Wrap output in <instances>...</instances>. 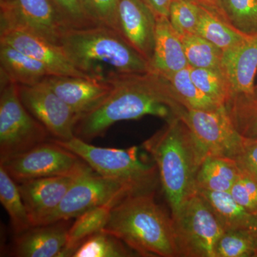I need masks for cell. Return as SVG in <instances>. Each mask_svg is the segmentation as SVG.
Listing matches in <instances>:
<instances>
[{"label":"cell","mask_w":257,"mask_h":257,"mask_svg":"<svg viewBox=\"0 0 257 257\" xmlns=\"http://www.w3.org/2000/svg\"><path fill=\"white\" fill-rule=\"evenodd\" d=\"M111 205L94 208L83 213L71 224L67 234L63 257L72 256L74 251L88 238L102 231L110 216Z\"/></svg>","instance_id":"24"},{"label":"cell","mask_w":257,"mask_h":257,"mask_svg":"<svg viewBox=\"0 0 257 257\" xmlns=\"http://www.w3.org/2000/svg\"><path fill=\"white\" fill-rule=\"evenodd\" d=\"M52 140L73 152L99 175L128 184L138 192H155L159 174L157 165L142 160L138 147H99L76 137L67 141Z\"/></svg>","instance_id":"5"},{"label":"cell","mask_w":257,"mask_h":257,"mask_svg":"<svg viewBox=\"0 0 257 257\" xmlns=\"http://www.w3.org/2000/svg\"><path fill=\"white\" fill-rule=\"evenodd\" d=\"M165 77L170 81L179 103L187 109L212 111L224 106L212 100L197 87L191 78L189 66Z\"/></svg>","instance_id":"27"},{"label":"cell","mask_w":257,"mask_h":257,"mask_svg":"<svg viewBox=\"0 0 257 257\" xmlns=\"http://www.w3.org/2000/svg\"><path fill=\"white\" fill-rule=\"evenodd\" d=\"M189 66L221 71L223 51L198 35H180Z\"/></svg>","instance_id":"28"},{"label":"cell","mask_w":257,"mask_h":257,"mask_svg":"<svg viewBox=\"0 0 257 257\" xmlns=\"http://www.w3.org/2000/svg\"><path fill=\"white\" fill-rule=\"evenodd\" d=\"M190 76L197 87L221 106L234 94L231 84L222 71L194 68L189 66Z\"/></svg>","instance_id":"30"},{"label":"cell","mask_w":257,"mask_h":257,"mask_svg":"<svg viewBox=\"0 0 257 257\" xmlns=\"http://www.w3.org/2000/svg\"><path fill=\"white\" fill-rule=\"evenodd\" d=\"M156 14L157 16L168 18L172 0H143Z\"/></svg>","instance_id":"38"},{"label":"cell","mask_w":257,"mask_h":257,"mask_svg":"<svg viewBox=\"0 0 257 257\" xmlns=\"http://www.w3.org/2000/svg\"><path fill=\"white\" fill-rule=\"evenodd\" d=\"M155 193L132 194L118 203L102 231L119 238L139 256L177 257L172 216L157 204Z\"/></svg>","instance_id":"4"},{"label":"cell","mask_w":257,"mask_h":257,"mask_svg":"<svg viewBox=\"0 0 257 257\" xmlns=\"http://www.w3.org/2000/svg\"><path fill=\"white\" fill-rule=\"evenodd\" d=\"M132 256L139 255L119 238L101 231L81 243L72 257Z\"/></svg>","instance_id":"29"},{"label":"cell","mask_w":257,"mask_h":257,"mask_svg":"<svg viewBox=\"0 0 257 257\" xmlns=\"http://www.w3.org/2000/svg\"><path fill=\"white\" fill-rule=\"evenodd\" d=\"M84 3L88 14L96 25L118 32L119 0H84Z\"/></svg>","instance_id":"35"},{"label":"cell","mask_w":257,"mask_h":257,"mask_svg":"<svg viewBox=\"0 0 257 257\" xmlns=\"http://www.w3.org/2000/svg\"><path fill=\"white\" fill-rule=\"evenodd\" d=\"M251 236H252L253 241H254L255 246H256V253H255L254 257L257 253V214L253 216V221L251 227L248 229Z\"/></svg>","instance_id":"39"},{"label":"cell","mask_w":257,"mask_h":257,"mask_svg":"<svg viewBox=\"0 0 257 257\" xmlns=\"http://www.w3.org/2000/svg\"><path fill=\"white\" fill-rule=\"evenodd\" d=\"M49 135L22 102L18 84L1 77L0 161L45 143Z\"/></svg>","instance_id":"7"},{"label":"cell","mask_w":257,"mask_h":257,"mask_svg":"<svg viewBox=\"0 0 257 257\" xmlns=\"http://www.w3.org/2000/svg\"><path fill=\"white\" fill-rule=\"evenodd\" d=\"M256 246L248 229L224 231L216 242L215 257H254Z\"/></svg>","instance_id":"32"},{"label":"cell","mask_w":257,"mask_h":257,"mask_svg":"<svg viewBox=\"0 0 257 257\" xmlns=\"http://www.w3.org/2000/svg\"><path fill=\"white\" fill-rule=\"evenodd\" d=\"M157 20L143 0H119L118 32L149 62L155 50Z\"/></svg>","instance_id":"13"},{"label":"cell","mask_w":257,"mask_h":257,"mask_svg":"<svg viewBox=\"0 0 257 257\" xmlns=\"http://www.w3.org/2000/svg\"><path fill=\"white\" fill-rule=\"evenodd\" d=\"M19 94L29 112L43 125L54 140L67 141L75 137L78 115L45 83L19 85Z\"/></svg>","instance_id":"12"},{"label":"cell","mask_w":257,"mask_h":257,"mask_svg":"<svg viewBox=\"0 0 257 257\" xmlns=\"http://www.w3.org/2000/svg\"><path fill=\"white\" fill-rule=\"evenodd\" d=\"M138 193L128 184L103 177L89 167L76 178L60 206L42 224L71 220L101 206L114 207L128 196Z\"/></svg>","instance_id":"8"},{"label":"cell","mask_w":257,"mask_h":257,"mask_svg":"<svg viewBox=\"0 0 257 257\" xmlns=\"http://www.w3.org/2000/svg\"><path fill=\"white\" fill-rule=\"evenodd\" d=\"M199 4L200 15L197 35L214 44L223 52L237 46L250 37L235 29L219 10L200 3Z\"/></svg>","instance_id":"21"},{"label":"cell","mask_w":257,"mask_h":257,"mask_svg":"<svg viewBox=\"0 0 257 257\" xmlns=\"http://www.w3.org/2000/svg\"><path fill=\"white\" fill-rule=\"evenodd\" d=\"M233 160L241 173L257 182V139L243 138Z\"/></svg>","instance_id":"37"},{"label":"cell","mask_w":257,"mask_h":257,"mask_svg":"<svg viewBox=\"0 0 257 257\" xmlns=\"http://www.w3.org/2000/svg\"><path fill=\"white\" fill-rule=\"evenodd\" d=\"M256 70L257 34L223 52L221 71L229 80L234 94L253 92Z\"/></svg>","instance_id":"18"},{"label":"cell","mask_w":257,"mask_h":257,"mask_svg":"<svg viewBox=\"0 0 257 257\" xmlns=\"http://www.w3.org/2000/svg\"><path fill=\"white\" fill-rule=\"evenodd\" d=\"M224 107L242 138L257 139V86L250 94H233Z\"/></svg>","instance_id":"26"},{"label":"cell","mask_w":257,"mask_h":257,"mask_svg":"<svg viewBox=\"0 0 257 257\" xmlns=\"http://www.w3.org/2000/svg\"><path fill=\"white\" fill-rule=\"evenodd\" d=\"M239 205L250 214H257V182L241 173L229 191Z\"/></svg>","instance_id":"36"},{"label":"cell","mask_w":257,"mask_h":257,"mask_svg":"<svg viewBox=\"0 0 257 257\" xmlns=\"http://www.w3.org/2000/svg\"><path fill=\"white\" fill-rule=\"evenodd\" d=\"M0 64L1 77L18 85H35L52 75L41 62L3 42H0Z\"/></svg>","instance_id":"20"},{"label":"cell","mask_w":257,"mask_h":257,"mask_svg":"<svg viewBox=\"0 0 257 257\" xmlns=\"http://www.w3.org/2000/svg\"><path fill=\"white\" fill-rule=\"evenodd\" d=\"M59 45L76 68L93 78L111 80L150 72L148 61L119 32L103 25L67 29Z\"/></svg>","instance_id":"3"},{"label":"cell","mask_w":257,"mask_h":257,"mask_svg":"<svg viewBox=\"0 0 257 257\" xmlns=\"http://www.w3.org/2000/svg\"><path fill=\"white\" fill-rule=\"evenodd\" d=\"M167 121L143 146L157 165L173 214L197 192V173L209 154L182 119L174 116Z\"/></svg>","instance_id":"2"},{"label":"cell","mask_w":257,"mask_h":257,"mask_svg":"<svg viewBox=\"0 0 257 257\" xmlns=\"http://www.w3.org/2000/svg\"><path fill=\"white\" fill-rule=\"evenodd\" d=\"M200 6L197 0H172L168 18L179 35H197Z\"/></svg>","instance_id":"33"},{"label":"cell","mask_w":257,"mask_h":257,"mask_svg":"<svg viewBox=\"0 0 257 257\" xmlns=\"http://www.w3.org/2000/svg\"><path fill=\"white\" fill-rule=\"evenodd\" d=\"M1 31L30 32L59 45L64 27L51 0H0Z\"/></svg>","instance_id":"10"},{"label":"cell","mask_w":257,"mask_h":257,"mask_svg":"<svg viewBox=\"0 0 257 257\" xmlns=\"http://www.w3.org/2000/svg\"><path fill=\"white\" fill-rule=\"evenodd\" d=\"M0 166L18 184L43 177L77 175L89 167L53 140L0 161Z\"/></svg>","instance_id":"9"},{"label":"cell","mask_w":257,"mask_h":257,"mask_svg":"<svg viewBox=\"0 0 257 257\" xmlns=\"http://www.w3.org/2000/svg\"><path fill=\"white\" fill-rule=\"evenodd\" d=\"M208 154L234 159L242 143L224 106L217 110H198L183 107L177 112Z\"/></svg>","instance_id":"11"},{"label":"cell","mask_w":257,"mask_h":257,"mask_svg":"<svg viewBox=\"0 0 257 257\" xmlns=\"http://www.w3.org/2000/svg\"><path fill=\"white\" fill-rule=\"evenodd\" d=\"M197 192L207 202L224 231L251 227L254 215L239 205L229 192H211L198 189Z\"/></svg>","instance_id":"23"},{"label":"cell","mask_w":257,"mask_h":257,"mask_svg":"<svg viewBox=\"0 0 257 257\" xmlns=\"http://www.w3.org/2000/svg\"><path fill=\"white\" fill-rule=\"evenodd\" d=\"M241 173L233 159L207 155L197 173V188L211 192H229Z\"/></svg>","instance_id":"22"},{"label":"cell","mask_w":257,"mask_h":257,"mask_svg":"<svg viewBox=\"0 0 257 257\" xmlns=\"http://www.w3.org/2000/svg\"><path fill=\"white\" fill-rule=\"evenodd\" d=\"M199 3H202L207 6L211 7V8H215L221 12L220 5L221 0H197Z\"/></svg>","instance_id":"40"},{"label":"cell","mask_w":257,"mask_h":257,"mask_svg":"<svg viewBox=\"0 0 257 257\" xmlns=\"http://www.w3.org/2000/svg\"><path fill=\"white\" fill-rule=\"evenodd\" d=\"M79 116L97 107L110 94V80L93 77L50 75L42 82Z\"/></svg>","instance_id":"14"},{"label":"cell","mask_w":257,"mask_h":257,"mask_svg":"<svg viewBox=\"0 0 257 257\" xmlns=\"http://www.w3.org/2000/svg\"><path fill=\"white\" fill-rule=\"evenodd\" d=\"M171 216L177 256L215 257L216 242L224 229L199 193Z\"/></svg>","instance_id":"6"},{"label":"cell","mask_w":257,"mask_h":257,"mask_svg":"<svg viewBox=\"0 0 257 257\" xmlns=\"http://www.w3.org/2000/svg\"><path fill=\"white\" fill-rule=\"evenodd\" d=\"M0 202L10 217L15 235L33 226L18 184L0 166Z\"/></svg>","instance_id":"25"},{"label":"cell","mask_w":257,"mask_h":257,"mask_svg":"<svg viewBox=\"0 0 257 257\" xmlns=\"http://www.w3.org/2000/svg\"><path fill=\"white\" fill-rule=\"evenodd\" d=\"M255 257H257V253H256V256H255Z\"/></svg>","instance_id":"41"},{"label":"cell","mask_w":257,"mask_h":257,"mask_svg":"<svg viewBox=\"0 0 257 257\" xmlns=\"http://www.w3.org/2000/svg\"><path fill=\"white\" fill-rule=\"evenodd\" d=\"M149 64L150 72L164 77L189 67L180 35L167 17H157L155 50Z\"/></svg>","instance_id":"19"},{"label":"cell","mask_w":257,"mask_h":257,"mask_svg":"<svg viewBox=\"0 0 257 257\" xmlns=\"http://www.w3.org/2000/svg\"><path fill=\"white\" fill-rule=\"evenodd\" d=\"M81 173L30 179L18 184L33 226L42 224L58 208Z\"/></svg>","instance_id":"15"},{"label":"cell","mask_w":257,"mask_h":257,"mask_svg":"<svg viewBox=\"0 0 257 257\" xmlns=\"http://www.w3.org/2000/svg\"><path fill=\"white\" fill-rule=\"evenodd\" d=\"M67 29L97 26L88 14L84 0H51Z\"/></svg>","instance_id":"34"},{"label":"cell","mask_w":257,"mask_h":257,"mask_svg":"<svg viewBox=\"0 0 257 257\" xmlns=\"http://www.w3.org/2000/svg\"><path fill=\"white\" fill-rule=\"evenodd\" d=\"M0 32V42L11 45L41 62L52 75L90 77L76 68L62 47L57 44L22 30Z\"/></svg>","instance_id":"16"},{"label":"cell","mask_w":257,"mask_h":257,"mask_svg":"<svg viewBox=\"0 0 257 257\" xmlns=\"http://www.w3.org/2000/svg\"><path fill=\"white\" fill-rule=\"evenodd\" d=\"M70 220L37 225L15 235L10 254L17 257H63Z\"/></svg>","instance_id":"17"},{"label":"cell","mask_w":257,"mask_h":257,"mask_svg":"<svg viewBox=\"0 0 257 257\" xmlns=\"http://www.w3.org/2000/svg\"><path fill=\"white\" fill-rule=\"evenodd\" d=\"M110 81L113 84L110 94L97 107L77 120L76 138L89 143L103 136L118 121L140 119L147 115L168 120L184 107L170 81L160 74H123Z\"/></svg>","instance_id":"1"},{"label":"cell","mask_w":257,"mask_h":257,"mask_svg":"<svg viewBox=\"0 0 257 257\" xmlns=\"http://www.w3.org/2000/svg\"><path fill=\"white\" fill-rule=\"evenodd\" d=\"M221 13L235 29L247 36L257 34V0H221Z\"/></svg>","instance_id":"31"}]
</instances>
